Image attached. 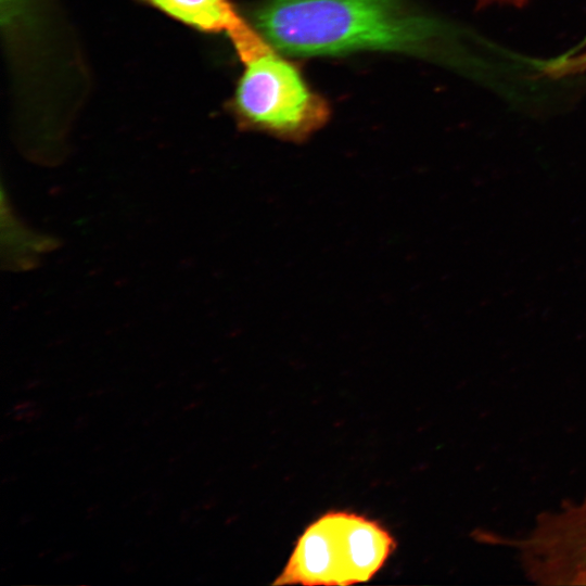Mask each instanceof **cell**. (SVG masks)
I'll return each instance as SVG.
<instances>
[{
	"label": "cell",
	"instance_id": "cell-1",
	"mask_svg": "<svg viewBox=\"0 0 586 586\" xmlns=\"http://www.w3.org/2000/svg\"><path fill=\"white\" fill-rule=\"evenodd\" d=\"M254 21L270 46L297 56L419 52L431 30L403 0H266Z\"/></svg>",
	"mask_w": 586,
	"mask_h": 586
},
{
	"label": "cell",
	"instance_id": "cell-3",
	"mask_svg": "<svg viewBox=\"0 0 586 586\" xmlns=\"http://www.w3.org/2000/svg\"><path fill=\"white\" fill-rule=\"evenodd\" d=\"M231 110L243 129L303 142L327 124L330 106L272 46L245 61Z\"/></svg>",
	"mask_w": 586,
	"mask_h": 586
},
{
	"label": "cell",
	"instance_id": "cell-2",
	"mask_svg": "<svg viewBox=\"0 0 586 586\" xmlns=\"http://www.w3.org/2000/svg\"><path fill=\"white\" fill-rule=\"evenodd\" d=\"M396 548L379 521L331 510L311 522L296 540L273 585H352L371 579Z\"/></svg>",
	"mask_w": 586,
	"mask_h": 586
},
{
	"label": "cell",
	"instance_id": "cell-4",
	"mask_svg": "<svg viewBox=\"0 0 586 586\" xmlns=\"http://www.w3.org/2000/svg\"><path fill=\"white\" fill-rule=\"evenodd\" d=\"M171 17L202 31L225 33L239 48L251 39L254 30L235 10L231 0H141Z\"/></svg>",
	"mask_w": 586,
	"mask_h": 586
},
{
	"label": "cell",
	"instance_id": "cell-5",
	"mask_svg": "<svg viewBox=\"0 0 586 586\" xmlns=\"http://www.w3.org/2000/svg\"><path fill=\"white\" fill-rule=\"evenodd\" d=\"M528 0H477L479 7H487L489 4H508L517 8H522Z\"/></svg>",
	"mask_w": 586,
	"mask_h": 586
}]
</instances>
